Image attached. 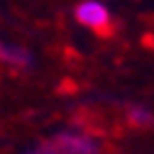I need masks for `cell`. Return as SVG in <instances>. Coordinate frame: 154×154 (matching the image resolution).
<instances>
[{
	"instance_id": "obj_1",
	"label": "cell",
	"mask_w": 154,
	"mask_h": 154,
	"mask_svg": "<svg viewBox=\"0 0 154 154\" xmlns=\"http://www.w3.org/2000/svg\"><path fill=\"white\" fill-rule=\"evenodd\" d=\"M56 154H98L100 142L91 137V134H79V132H64L56 134V140L51 142Z\"/></svg>"
},
{
	"instance_id": "obj_2",
	"label": "cell",
	"mask_w": 154,
	"mask_h": 154,
	"mask_svg": "<svg viewBox=\"0 0 154 154\" xmlns=\"http://www.w3.org/2000/svg\"><path fill=\"white\" fill-rule=\"evenodd\" d=\"M76 20L81 25H86L88 29H95V32H108L110 27V10L98 3V0H86L76 8Z\"/></svg>"
},
{
	"instance_id": "obj_3",
	"label": "cell",
	"mask_w": 154,
	"mask_h": 154,
	"mask_svg": "<svg viewBox=\"0 0 154 154\" xmlns=\"http://www.w3.org/2000/svg\"><path fill=\"white\" fill-rule=\"evenodd\" d=\"M0 59H5L8 64H15V66H27V64H29V56H27L22 49L10 47V44H5L3 39H0Z\"/></svg>"
},
{
	"instance_id": "obj_4",
	"label": "cell",
	"mask_w": 154,
	"mask_h": 154,
	"mask_svg": "<svg viewBox=\"0 0 154 154\" xmlns=\"http://www.w3.org/2000/svg\"><path fill=\"white\" fill-rule=\"evenodd\" d=\"M32 154H56V149H54L51 142H47V144H42V147H37Z\"/></svg>"
}]
</instances>
